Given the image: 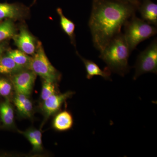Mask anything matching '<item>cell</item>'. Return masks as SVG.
<instances>
[{
	"instance_id": "19",
	"label": "cell",
	"mask_w": 157,
	"mask_h": 157,
	"mask_svg": "<svg viewBox=\"0 0 157 157\" xmlns=\"http://www.w3.org/2000/svg\"><path fill=\"white\" fill-rule=\"evenodd\" d=\"M56 94L55 82L44 80L42 92H41V97L43 101L50 97L51 96Z\"/></svg>"
},
{
	"instance_id": "20",
	"label": "cell",
	"mask_w": 157,
	"mask_h": 157,
	"mask_svg": "<svg viewBox=\"0 0 157 157\" xmlns=\"http://www.w3.org/2000/svg\"><path fill=\"white\" fill-rule=\"evenodd\" d=\"M12 85L8 80L0 78V95L3 97L9 96L12 90Z\"/></svg>"
},
{
	"instance_id": "12",
	"label": "cell",
	"mask_w": 157,
	"mask_h": 157,
	"mask_svg": "<svg viewBox=\"0 0 157 157\" xmlns=\"http://www.w3.org/2000/svg\"><path fill=\"white\" fill-rule=\"evenodd\" d=\"M73 119L72 114L67 110L60 112L54 119L53 126L59 132H65L73 127Z\"/></svg>"
},
{
	"instance_id": "22",
	"label": "cell",
	"mask_w": 157,
	"mask_h": 157,
	"mask_svg": "<svg viewBox=\"0 0 157 157\" xmlns=\"http://www.w3.org/2000/svg\"><path fill=\"white\" fill-rule=\"evenodd\" d=\"M7 50V44L6 42H3L0 43V57L2 56L3 53Z\"/></svg>"
},
{
	"instance_id": "4",
	"label": "cell",
	"mask_w": 157,
	"mask_h": 157,
	"mask_svg": "<svg viewBox=\"0 0 157 157\" xmlns=\"http://www.w3.org/2000/svg\"><path fill=\"white\" fill-rule=\"evenodd\" d=\"M29 70L41 76L44 80L56 82L60 75L57 70L52 65L45 54L42 43L38 41Z\"/></svg>"
},
{
	"instance_id": "21",
	"label": "cell",
	"mask_w": 157,
	"mask_h": 157,
	"mask_svg": "<svg viewBox=\"0 0 157 157\" xmlns=\"http://www.w3.org/2000/svg\"><path fill=\"white\" fill-rule=\"evenodd\" d=\"M42 133L39 130L36 129V135L33 141L32 144L33 151L35 152H40L42 150Z\"/></svg>"
},
{
	"instance_id": "1",
	"label": "cell",
	"mask_w": 157,
	"mask_h": 157,
	"mask_svg": "<svg viewBox=\"0 0 157 157\" xmlns=\"http://www.w3.org/2000/svg\"><path fill=\"white\" fill-rule=\"evenodd\" d=\"M137 7L122 0H93L89 27L94 46L100 52L114 37Z\"/></svg>"
},
{
	"instance_id": "15",
	"label": "cell",
	"mask_w": 157,
	"mask_h": 157,
	"mask_svg": "<svg viewBox=\"0 0 157 157\" xmlns=\"http://www.w3.org/2000/svg\"><path fill=\"white\" fill-rule=\"evenodd\" d=\"M0 117L5 126H11L14 123V110L9 99L0 104Z\"/></svg>"
},
{
	"instance_id": "24",
	"label": "cell",
	"mask_w": 157,
	"mask_h": 157,
	"mask_svg": "<svg viewBox=\"0 0 157 157\" xmlns=\"http://www.w3.org/2000/svg\"><path fill=\"white\" fill-rule=\"evenodd\" d=\"M36 0H35V2H36Z\"/></svg>"
},
{
	"instance_id": "13",
	"label": "cell",
	"mask_w": 157,
	"mask_h": 157,
	"mask_svg": "<svg viewBox=\"0 0 157 157\" xmlns=\"http://www.w3.org/2000/svg\"><path fill=\"white\" fill-rule=\"evenodd\" d=\"M14 103L21 115L30 117L33 112V106L28 96L17 93L14 97Z\"/></svg>"
},
{
	"instance_id": "11",
	"label": "cell",
	"mask_w": 157,
	"mask_h": 157,
	"mask_svg": "<svg viewBox=\"0 0 157 157\" xmlns=\"http://www.w3.org/2000/svg\"><path fill=\"white\" fill-rule=\"evenodd\" d=\"M77 55L83 62L86 72V78L91 79L94 76H101L106 80H111V73L110 70L106 67L104 70H101L96 63L90 60L87 59L82 57L76 52Z\"/></svg>"
},
{
	"instance_id": "10",
	"label": "cell",
	"mask_w": 157,
	"mask_h": 157,
	"mask_svg": "<svg viewBox=\"0 0 157 157\" xmlns=\"http://www.w3.org/2000/svg\"><path fill=\"white\" fill-rule=\"evenodd\" d=\"M139 1L137 10L140 12L142 19L151 25H157V5L151 0Z\"/></svg>"
},
{
	"instance_id": "2",
	"label": "cell",
	"mask_w": 157,
	"mask_h": 157,
	"mask_svg": "<svg viewBox=\"0 0 157 157\" xmlns=\"http://www.w3.org/2000/svg\"><path fill=\"white\" fill-rule=\"evenodd\" d=\"M100 58L110 72L124 76L129 72L128 59L131 52L123 34L114 37L100 52Z\"/></svg>"
},
{
	"instance_id": "18",
	"label": "cell",
	"mask_w": 157,
	"mask_h": 157,
	"mask_svg": "<svg viewBox=\"0 0 157 157\" xmlns=\"http://www.w3.org/2000/svg\"><path fill=\"white\" fill-rule=\"evenodd\" d=\"M14 62L20 67L24 68L29 69L32 58L28 55L19 50V49H11L7 52V54Z\"/></svg>"
},
{
	"instance_id": "17",
	"label": "cell",
	"mask_w": 157,
	"mask_h": 157,
	"mask_svg": "<svg viewBox=\"0 0 157 157\" xmlns=\"http://www.w3.org/2000/svg\"><path fill=\"white\" fill-rule=\"evenodd\" d=\"M17 33L14 21L6 19L0 22V43L13 38Z\"/></svg>"
},
{
	"instance_id": "7",
	"label": "cell",
	"mask_w": 157,
	"mask_h": 157,
	"mask_svg": "<svg viewBox=\"0 0 157 157\" xmlns=\"http://www.w3.org/2000/svg\"><path fill=\"white\" fill-rule=\"evenodd\" d=\"M14 44L19 50L28 55H34L36 48V39L25 26H21L18 34L13 37Z\"/></svg>"
},
{
	"instance_id": "3",
	"label": "cell",
	"mask_w": 157,
	"mask_h": 157,
	"mask_svg": "<svg viewBox=\"0 0 157 157\" xmlns=\"http://www.w3.org/2000/svg\"><path fill=\"white\" fill-rule=\"evenodd\" d=\"M124 26V36L131 53L139 43L157 34L155 26L136 17L135 14L132 15Z\"/></svg>"
},
{
	"instance_id": "14",
	"label": "cell",
	"mask_w": 157,
	"mask_h": 157,
	"mask_svg": "<svg viewBox=\"0 0 157 157\" xmlns=\"http://www.w3.org/2000/svg\"><path fill=\"white\" fill-rule=\"evenodd\" d=\"M24 70V68L17 65L8 55L0 57V73L14 74Z\"/></svg>"
},
{
	"instance_id": "6",
	"label": "cell",
	"mask_w": 157,
	"mask_h": 157,
	"mask_svg": "<svg viewBox=\"0 0 157 157\" xmlns=\"http://www.w3.org/2000/svg\"><path fill=\"white\" fill-rule=\"evenodd\" d=\"M36 75L30 70H21L13 74L11 78V82L16 93L30 95L33 90Z\"/></svg>"
},
{
	"instance_id": "9",
	"label": "cell",
	"mask_w": 157,
	"mask_h": 157,
	"mask_svg": "<svg viewBox=\"0 0 157 157\" xmlns=\"http://www.w3.org/2000/svg\"><path fill=\"white\" fill-rule=\"evenodd\" d=\"M74 94L73 92L69 91L63 94H55L51 96L44 101L42 107L43 111L48 116L52 115L57 112L66 100Z\"/></svg>"
},
{
	"instance_id": "16",
	"label": "cell",
	"mask_w": 157,
	"mask_h": 157,
	"mask_svg": "<svg viewBox=\"0 0 157 157\" xmlns=\"http://www.w3.org/2000/svg\"><path fill=\"white\" fill-rule=\"evenodd\" d=\"M57 12L60 17V23L64 32L70 38L71 42L76 46L75 43V24L64 15L62 9L60 8L57 9Z\"/></svg>"
},
{
	"instance_id": "8",
	"label": "cell",
	"mask_w": 157,
	"mask_h": 157,
	"mask_svg": "<svg viewBox=\"0 0 157 157\" xmlns=\"http://www.w3.org/2000/svg\"><path fill=\"white\" fill-rule=\"evenodd\" d=\"M29 14L28 8L21 4L0 3V21L22 20L27 17Z\"/></svg>"
},
{
	"instance_id": "23",
	"label": "cell",
	"mask_w": 157,
	"mask_h": 157,
	"mask_svg": "<svg viewBox=\"0 0 157 157\" xmlns=\"http://www.w3.org/2000/svg\"><path fill=\"white\" fill-rule=\"evenodd\" d=\"M122 1H126V2H129L132 3L133 5L136 6L137 8L139 4V0H122Z\"/></svg>"
},
{
	"instance_id": "5",
	"label": "cell",
	"mask_w": 157,
	"mask_h": 157,
	"mask_svg": "<svg viewBox=\"0 0 157 157\" xmlns=\"http://www.w3.org/2000/svg\"><path fill=\"white\" fill-rule=\"evenodd\" d=\"M135 73L133 79L136 80L141 75L147 73H157V40L151 42L146 49L137 56L135 66Z\"/></svg>"
}]
</instances>
